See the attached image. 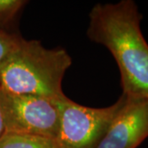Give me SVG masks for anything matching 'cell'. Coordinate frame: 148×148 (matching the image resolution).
<instances>
[{
  "label": "cell",
  "instance_id": "6da1fadb",
  "mask_svg": "<svg viewBox=\"0 0 148 148\" xmlns=\"http://www.w3.org/2000/svg\"><path fill=\"white\" fill-rule=\"evenodd\" d=\"M142 19L132 0L96 3L89 13L86 36L107 48L115 59L122 94L148 99V44L141 30Z\"/></svg>",
  "mask_w": 148,
  "mask_h": 148
},
{
  "label": "cell",
  "instance_id": "7a4b0ae2",
  "mask_svg": "<svg viewBox=\"0 0 148 148\" xmlns=\"http://www.w3.org/2000/svg\"><path fill=\"white\" fill-rule=\"evenodd\" d=\"M71 65L72 58L63 48L47 49L21 37L0 65V90L57 100L64 95L63 79Z\"/></svg>",
  "mask_w": 148,
  "mask_h": 148
},
{
  "label": "cell",
  "instance_id": "3957f363",
  "mask_svg": "<svg viewBox=\"0 0 148 148\" xmlns=\"http://www.w3.org/2000/svg\"><path fill=\"white\" fill-rule=\"evenodd\" d=\"M126 101L127 96L122 94L111 106L91 108L64 95L55 100L59 115L56 139L64 148H96Z\"/></svg>",
  "mask_w": 148,
  "mask_h": 148
},
{
  "label": "cell",
  "instance_id": "277c9868",
  "mask_svg": "<svg viewBox=\"0 0 148 148\" xmlns=\"http://www.w3.org/2000/svg\"><path fill=\"white\" fill-rule=\"evenodd\" d=\"M5 132L56 138L59 115L55 100L0 90Z\"/></svg>",
  "mask_w": 148,
  "mask_h": 148
},
{
  "label": "cell",
  "instance_id": "5b68a950",
  "mask_svg": "<svg viewBox=\"0 0 148 148\" xmlns=\"http://www.w3.org/2000/svg\"><path fill=\"white\" fill-rule=\"evenodd\" d=\"M148 138V99L127 97L96 148H137Z\"/></svg>",
  "mask_w": 148,
  "mask_h": 148
},
{
  "label": "cell",
  "instance_id": "8992f818",
  "mask_svg": "<svg viewBox=\"0 0 148 148\" xmlns=\"http://www.w3.org/2000/svg\"><path fill=\"white\" fill-rule=\"evenodd\" d=\"M0 148H64L56 138L4 132Z\"/></svg>",
  "mask_w": 148,
  "mask_h": 148
},
{
  "label": "cell",
  "instance_id": "52a82bcc",
  "mask_svg": "<svg viewBox=\"0 0 148 148\" xmlns=\"http://www.w3.org/2000/svg\"><path fill=\"white\" fill-rule=\"evenodd\" d=\"M27 3L24 0H0V26L13 21Z\"/></svg>",
  "mask_w": 148,
  "mask_h": 148
},
{
  "label": "cell",
  "instance_id": "ba28073f",
  "mask_svg": "<svg viewBox=\"0 0 148 148\" xmlns=\"http://www.w3.org/2000/svg\"><path fill=\"white\" fill-rule=\"evenodd\" d=\"M21 36L0 30V65L15 49Z\"/></svg>",
  "mask_w": 148,
  "mask_h": 148
},
{
  "label": "cell",
  "instance_id": "9c48e42d",
  "mask_svg": "<svg viewBox=\"0 0 148 148\" xmlns=\"http://www.w3.org/2000/svg\"><path fill=\"white\" fill-rule=\"evenodd\" d=\"M5 132V126H4V121H3V112L0 106V138Z\"/></svg>",
  "mask_w": 148,
  "mask_h": 148
}]
</instances>
